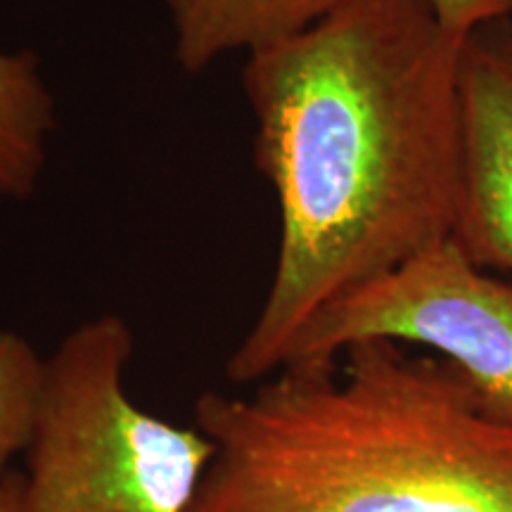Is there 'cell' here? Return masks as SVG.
Wrapping results in <instances>:
<instances>
[{
  "label": "cell",
  "instance_id": "cell-3",
  "mask_svg": "<svg viewBox=\"0 0 512 512\" xmlns=\"http://www.w3.org/2000/svg\"><path fill=\"white\" fill-rule=\"evenodd\" d=\"M133 349L128 320L100 313L43 361L19 470L22 512L192 510L214 441L136 403L126 384Z\"/></svg>",
  "mask_w": 512,
  "mask_h": 512
},
{
  "label": "cell",
  "instance_id": "cell-5",
  "mask_svg": "<svg viewBox=\"0 0 512 512\" xmlns=\"http://www.w3.org/2000/svg\"><path fill=\"white\" fill-rule=\"evenodd\" d=\"M458 211L451 238L486 271L512 275V15L460 48Z\"/></svg>",
  "mask_w": 512,
  "mask_h": 512
},
{
  "label": "cell",
  "instance_id": "cell-6",
  "mask_svg": "<svg viewBox=\"0 0 512 512\" xmlns=\"http://www.w3.org/2000/svg\"><path fill=\"white\" fill-rule=\"evenodd\" d=\"M174 29V57L188 74L221 57L271 48L354 0H159Z\"/></svg>",
  "mask_w": 512,
  "mask_h": 512
},
{
  "label": "cell",
  "instance_id": "cell-7",
  "mask_svg": "<svg viewBox=\"0 0 512 512\" xmlns=\"http://www.w3.org/2000/svg\"><path fill=\"white\" fill-rule=\"evenodd\" d=\"M57 107L31 50H0V200L24 202L48 164Z\"/></svg>",
  "mask_w": 512,
  "mask_h": 512
},
{
  "label": "cell",
  "instance_id": "cell-2",
  "mask_svg": "<svg viewBox=\"0 0 512 512\" xmlns=\"http://www.w3.org/2000/svg\"><path fill=\"white\" fill-rule=\"evenodd\" d=\"M195 425L216 451L190 512H512V425L403 344L204 392Z\"/></svg>",
  "mask_w": 512,
  "mask_h": 512
},
{
  "label": "cell",
  "instance_id": "cell-10",
  "mask_svg": "<svg viewBox=\"0 0 512 512\" xmlns=\"http://www.w3.org/2000/svg\"><path fill=\"white\" fill-rule=\"evenodd\" d=\"M0 512H22V472L10 470L0 477Z\"/></svg>",
  "mask_w": 512,
  "mask_h": 512
},
{
  "label": "cell",
  "instance_id": "cell-1",
  "mask_svg": "<svg viewBox=\"0 0 512 512\" xmlns=\"http://www.w3.org/2000/svg\"><path fill=\"white\" fill-rule=\"evenodd\" d=\"M460 48L425 0H354L247 55L254 164L280 233L264 304L228 358L230 382L275 375L320 309L451 238Z\"/></svg>",
  "mask_w": 512,
  "mask_h": 512
},
{
  "label": "cell",
  "instance_id": "cell-8",
  "mask_svg": "<svg viewBox=\"0 0 512 512\" xmlns=\"http://www.w3.org/2000/svg\"><path fill=\"white\" fill-rule=\"evenodd\" d=\"M43 361L27 337L0 328V477L29 444Z\"/></svg>",
  "mask_w": 512,
  "mask_h": 512
},
{
  "label": "cell",
  "instance_id": "cell-9",
  "mask_svg": "<svg viewBox=\"0 0 512 512\" xmlns=\"http://www.w3.org/2000/svg\"><path fill=\"white\" fill-rule=\"evenodd\" d=\"M446 34L465 41L470 31L512 15V0H425Z\"/></svg>",
  "mask_w": 512,
  "mask_h": 512
},
{
  "label": "cell",
  "instance_id": "cell-4",
  "mask_svg": "<svg viewBox=\"0 0 512 512\" xmlns=\"http://www.w3.org/2000/svg\"><path fill=\"white\" fill-rule=\"evenodd\" d=\"M363 342L444 358L486 411L512 425V280L477 266L453 238L320 309L294 337L283 368L332 363Z\"/></svg>",
  "mask_w": 512,
  "mask_h": 512
}]
</instances>
